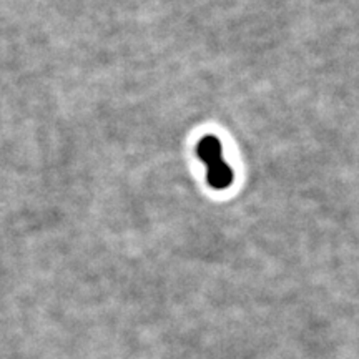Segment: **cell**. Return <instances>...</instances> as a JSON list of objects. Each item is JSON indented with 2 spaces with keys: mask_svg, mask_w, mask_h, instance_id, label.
Returning <instances> with one entry per match:
<instances>
[{
  "mask_svg": "<svg viewBox=\"0 0 359 359\" xmlns=\"http://www.w3.org/2000/svg\"><path fill=\"white\" fill-rule=\"evenodd\" d=\"M198 156L208 168V182L213 188H226L231 183L233 173L228 163L223 161L222 143L215 137H205L198 143Z\"/></svg>",
  "mask_w": 359,
  "mask_h": 359,
  "instance_id": "cell-1",
  "label": "cell"
}]
</instances>
